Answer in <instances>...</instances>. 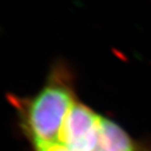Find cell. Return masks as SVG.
I'll return each instance as SVG.
<instances>
[{
	"instance_id": "6da1fadb",
	"label": "cell",
	"mask_w": 151,
	"mask_h": 151,
	"mask_svg": "<svg viewBox=\"0 0 151 151\" xmlns=\"http://www.w3.org/2000/svg\"><path fill=\"white\" fill-rule=\"evenodd\" d=\"M7 99L32 147L57 143L66 116L78 100L75 77L65 62L57 61L40 90L26 97L9 93Z\"/></svg>"
},
{
	"instance_id": "7a4b0ae2",
	"label": "cell",
	"mask_w": 151,
	"mask_h": 151,
	"mask_svg": "<svg viewBox=\"0 0 151 151\" xmlns=\"http://www.w3.org/2000/svg\"><path fill=\"white\" fill-rule=\"evenodd\" d=\"M103 116L77 100L68 111L57 143L70 151H96Z\"/></svg>"
},
{
	"instance_id": "3957f363",
	"label": "cell",
	"mask_w": 151,
	"mask_h": 151,
	"mask_svg": "<svg viewBox=\"0 0 151 151\" xmlns=\"http://www.w3.org/2000/svg\"><path fill=\"white\" fill-rule=\"evenodd\" d=\"M96 151H144L122 126L110 119H102Z\"/></svg>"
},
{
	"instance_id": "277c9868",
	"label": "cell",
	"mask_w": 151,
	"mask_h": 151,
	"mask_svg": "<svg viewBox=\"0 0 151 151\" xmlns=\"http://www.w3.org/2000/svg\"><path fill=\"white\" fill-rule=\"evenodd\" d=\"M33 151H70L59 143H52V144L38 145V146L32 147Z\"/></svg>"
}]
</instances>
